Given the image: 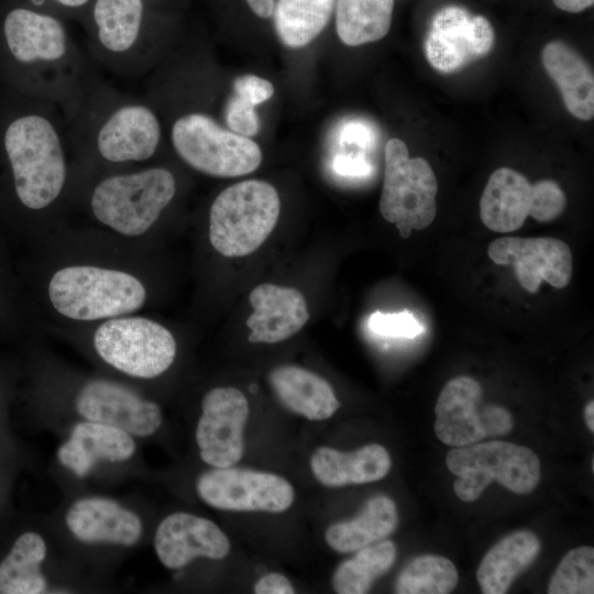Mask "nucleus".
Returning a JSON list of instances; mask_svg holds the SVG:
<instances>
[{
    "instance_id": "f257e3e1",
    "label": "nucleus",
    "mask_w": 594,
    "mask_h": 594,
    "mask_svg": "<svg viewBox=\"0 0 594 594\" xmlns=\"http://www.w3.org/2000/svg\"><path fill=\"white\" fill-rule=\"evenodd\" d=\"M3 145L19 200L33 210L53 204L66 180V156L55 121L48 113L20 116L6 129Z\"/></svg>"
},
{
    "instance_id": "f03ea898",
    "label": "nucleus",
    "mask_w": 594,
    "mask_h": 594,
    "mask_svg": "<svg viewBox=\"0 0 594 594\" xmlns=\"http://www.w3.org/2000/svg\"><path fill=\"white\" fill-rule=\"evenodd\" d=\"M280 212L276 189L250 179L222 190L209 212V240L223 256L255 252L273 232Z\"/></svg>"
},
{
    "instance_id": "7ed1b4c3",
    "label": "nucleus",
    "mask_w": 594,
    "mask_h": 594,
    "mask_svg": "<svg viewBox=\"0 0 594 594\" xmlns=\"http://www.w3.org/2000/svg\"><path fill=\"white\" fill-rule=\"evenodd\" d=\"M48 296L61 315L90 321L138 310L146 299V292L129 273L76 265L62 268L52 276Z\"/></svg>"
},
{
    "instance_id": "20e7f679",
    "label": "nucleus",
    "mask_w": 594,
    "mask_h": 594,
    "mask_svg": "<svg viewBox=\"0 0 594 594\" xmlns=\"http://www.w3.org/2000/svg\"><path fill=\"white\" fill-rule=\"evenodd\" d=\"M176 193L173 174L152 167L109 176L94 188L90 207L98 221L129 237L145 233Z\"/></svg>"
},
{
    "instance_id": "39448f33",
    "label": "nucleus",
    "mask_w": 594,
    "mask_h": 594,
    "mask_svg": "<svg viewBox=\"0 0 594 594\" xmlns=\"http://www.w3.org/2000/svg\"><path fill=\"white\" fill-rule=\"evenodd\" d=\"M448 469L457 475L454 493L464 502L476 501L496 480L517 494H528L540 481V461L529 448L505 441L472 443L447 454Z\"/></svg>"
},
{
    "instance_id": "423d86ee",
    "label": "nucleus",
    "mask_w": 594,
    "mask_h": 594,
    "mask_svg": "<svg viewBox=\"0 0 594 594\" xmlns=\"http://www.w3.org/2000/svg\"><path fill=\"white\" fill-rule=\"evenodd\" d=\"M170 141L187 165L210 176L246 175L262 162L261 148L253 140L223 129L201 112L177 118L172 125Z\"/></svg>"
},
{
    "instance_id": "0eeeda50",
    "label": "nucleus",
    "mask_w": 594,
    "mask_h": 594,
    "mask_svg": "<svg viewBox=\"0 0 594 594\" xmlns=\"http://www.w3.org/2000/svg\"><path fill=\"white\" fill-rule=\"evenodd\" d=\"M438 182L422 157H409L406 144L391 139L385 146V172L380 199L383 218L397 227L424 230L437 215Z\"/></svg>"
},
{
    "instance_id": "6e6552de",
    "label": "nucleus",
    "mask_w": 594,
    "mask_h": 594,
    "mask_svg": "<svg viewBox=\"0 0 594 594\" xmlns=\"http://www.w3.org/2000/svg\"><path fill=\"white\" fill-rule=\"evenodd\" d=\"M94 345L105 362L139 378L161 375L176 355L173 334L158 322L143 317L103 322L95 332Z\"/></svg>"
},
{
    "instance_id": "1a4fd4ad",
    "label": "nucleus",
    "mask_w": 594,
    "mask_h": 594,
    "mask_svg": "<svg viewBox=\"0 0 594 594\" xmlns=\"http://www.w3.org/2000/svg\"><path fill=\"white\" fill-rule=\"evenodd\" d=\"M482 387L469 376L451 380L441 391L435 413V433L447 446L459 448L513 429L510 413L498 405H484Z\"/></svg>"
},
{
    "instance_id": "9d476101",
    "label": "nucleus",
    "mask_w": 594,
    "mask_h": 594,
    "mask_svg": "<svg viewBox=\"0 0 594 594\" xmlns=\"http://www.w3.org/2000/svg\"><path fill=\"white\" fill-rule=\"evenodd\" d=\"M196 490L209 506L231 512L283 513L295 498L294 487L284 477L233 466L201 473Z\"/></svg>"
},
{
    "instance_id": "9b49d317",
    "label": "nucleus",
    "mask_w": 594,
    "mask_h": 594,
    "mask_svg": "<svg viewBox=\"0 0 594 594\" xmlns=\"http://www.w3.org/2000/svg\"><path fill=\"white\" fill-rule=\"evenodd\" d=\"M201 411L196 429L201 460L213 468L233 466L244 453L246 397L234 387H216L205 395Z\"/></svg>"
},
{
    "instance_id": "f8f14e48",
    "label": "nucleus",
    "mask_w": 594,
    "mask_h": 594,
    "mask_svg": "<svg viewBox=\"0 0 594 594\" xmlns=\"http://www.w3.org/2000/svg\"><path fill=\"white\" fill-rule=\"evenodd\" d=\"M490 258L498 265H512L520 286L536 293L542 280L556 288L569 285L572 278V252L554 238L502 237L487 249Z\"/></svg>"
},
{
    "instance_id": "ddd939ff",
    "label": "nucleus",
    "mask_w": 594,
    "mask_h": 594,
    "mask_svg": "<svg viewBox=\"0 0 594 594\" xmlns=\"http://www.w3.org/2000/svg\"><path fill=\"white\" fill-rule=\"evenodd\" d=\"M494 38V29L486 18L449 6L435 14L425 51L433 68L451 73L487 54Z\"/></svg>"
},
{
    "instance_id": "4468645a",
    "label": "nucleus",
    "mask_w": 594,
    "mask_h": 594,
    "mask_svg": "<svg viewBox=\"0 0 594 594\" xmlns=\"http://www.w3.org/2000/svg\"><path fill=\"white\" fill-rule=\"evenodd\" d=\"M162 128L155 112L140 102H124L109 111L97 127L95 146L110 163L143 162L160 144Z\"/></svg>"
},
{
    "instance_id": "2eb2a0df",
    "label": "nucleus",
    "mask_w": 594,
    "mask_h": 594,
    "mask_svg": "<svg viewBox=\"0 0 594 594\" xmlns=\"http://www.w3.org/2000/svg\"><path fill=\"white\" fill-rule=\"evenodd\" d=\"M76 409L86 420L107 424L138 437L151 436L162 424L161 409L155 403L106 380L84 385L76 397Z\"/></svg>"
},
{
    "instance_id": "dca6fc26",
    "label": "nucleus",
    "mask_w": 594,
    "mask_h": 594,
    "mask_svg": "<svg viewBox=\"0 0 594 594\" xmlns=\"http://www.w3.org/2000/svg\"><path fill=\"white\" fill-rule=\"evenodd\" d=\"M3 33L11 55L22 64L42 66L51 74L65 68L70 59L66 31L48 14L14 9L4 19Z\"/></svg>"
},
{
    "instance_id": "f3484780",
    "label": "nucleus",
    "mask_w": 594,
    "mask_h": 594,
    "mask_svg": "<svg viewBox=\"0 0 594 594\" xmlns=\"http://www.w3.org/2000/svg\"><path fill=\"white\" fill-rule=\"evenodd\" d=\"M154 547L162 564L180 569L196 558H226L230 541L211 520L188 513H174L158 525Z\"/></svg>"
},
{
    "instance_id": "a211bd4d",
    "label": "nucleus",
    "mask_w": 594,
    "mask_h": 594,
    "mask_svg": "<svg viewBox=\"0 0 594 594\" xmlns=\"http://www.w3.org/2000/svg\"><path fill=\"white\" fill-rule=\"evenodd\" d=\"M253 312L246 319L252 343H277L296 334L309 320L304 295L295 288L264 283L249 296Z\"/></svg>"
},
{
    "instance_id": "6ab92c4d",
    "label": "nucleus",
    "mask_w": 594,
    "mask_h": 594,
    "mask_svg": "<svg viewBox=\"0 0 594 594\" xmlns=\"http://www.w3.org/2000/svg\"><path fill=\"white\" fill-rule=\"evenodd\" d=\"M72 534L87 543L134 544L142 532L140 518L117 502L89 497L75 502L66 514Z\"/></svg>"
},
{
    "instance_id": "aec40b11",
    "label": "nucleus",
    "mask_w": 594,
    "mask_h": 594,
    "mask_svg": "<svg viewBox=\"0 0 594 594\" xmlns=\"http://www.w3.org/2000/svg\"><path fill=\"white\" fill-rule=\"evenodd\" d=\"M135 451V443L127 431L96 421L75 425L70 438L57 451L59 462L84 477L100 460L124 461Z\"/></svg>"
},
{
    "instance_id": "412c9836",
    "label": "nucleus",
    "mask_w": 594,
    "mask_h": 594,
    "mask_svg": "<svg viewBox=\"0 0 594 594\" xmlns=\"http://www.w3.org/2000/svg\"><path fill=\"white\" fill-rule=\"evenodd\" d=\"M532 185L519 172L501 167L488 178L480 200L483 224L498 233L518 230L529 216Z\"/></svg>"
},
{
    "instance_id": "4be33fe9",
    "label": "nucleus",
    "mask_w": 594,
    "mask_h": 594,
    "mask_svg": "<svg viewBox=\"0 0 594 594\" xmlns=\"http://www.w3.org/2000/svg\"><path fill=\"white\" fill-rule=\"evenodd\" d=\"M391 464L387 450L376 443L352 452L320 447L310 459L315 477L328 487L378 481L388 473Z\"/></svg>"
},
{
    "instance_id": "5701e85b",
    "label": "nucleus",
    "mask_w": 594,
    "mask_h": 594,
    "mask_svg": "<svg viewBox=\"0 0 594 594\" xmlns=\"http://www.w3.org/2000/svg\"><path fill=\"white\" fill-rule=\"evenodd\" d=\"M268 380L280 403L309 420H326L340 407L332 386L323 377L300 366H277Z\"/></svg>"
},
{
    "instance_id": "b1692460",
    "label": "nucleus",
    "mask_w": 594,
    "mask_h": 594,
    "mask_svg": "<svg viewBox=\"0 0 594 594\" xmlns=\"http://www.w3.org/2000/svg\"><path fill=\"white\" fill-rule=\"evenodd\" d=\"M541 59L569 112L576 119L591 120L594 116V77L583 57L565 43L552 41L543 47Z\"/></svg>"
},
{
    "instance_id": "393cba45",
    "label": "nucleus",
    "mask_w": 594,
    "mask_h": 594,
    "mask_svg": "<svg viewBox=\"0 0 594 594\" xmlns=\"http://www.w3.org/2000/svg\"><path fill=\"white\" fill-rule=\"evenodd\" d=\"M538 537L529 530L515 531L492 547L482 559L476 578L484 594H504L513 581L537 558Z\"/></svg>"
},
{
    "instance_id": "a878e982",
    "label": "nucleus",
    "mask_w": 594,
    "mask_h": 594,
    "mask_svg": "<svg viewBox=\"0 0 594 594\" xmlns=\"http://www.w3.org/2000/svg\"><path fill=\"white\" fill-rule=\"evenodd\" d=\"M92 16L102 55L125 61L139 53L142 0H96Z\"/></svg>"
},
{
    "instance_id": "bb28decb",
    "label": "nucleus",
    "mask_w": 594,
    "mask_h": 594,
    "mask_svg": "<svg viewBox=\"0 0 594 594\" xmlns=\"http://www.w3.org/2000/svg\"><path fill=\"white\" fill-rule=\"evenodd\" d=\"M398 522L395 503L385 495L370 498L353 519L331 525L324 538L340 553L358 551L392 535Z\"/></svg>"
},
{
    "instance_id": "cd10ccee",
    "label": "nucleus",
    "mask_w": 594,
    "mask_h": 594,
    "mask_svg": "<svg viewBox=\"0 0 594 594\" xmlns=\"http://www.w3.org/2000/svg\"><path fill=\"white\" fill-rule=\"evenodd\" d=\"M336 29L348 46L383 38L389 31L394 0H336Z\"/></svg>"
},
{
    "instance_id": "c85d7f7f",
    "label": "nucleus",
    "mask_w": 594,
    "mask_h": 594,
    "mask_svg": "<svg viewBox=\"0 0 594 594\" xmlns=\"http://www.w3.org/2000/svg\"><path fill=\"white\" fill-rule=\"evenodd\" d=\"M46 556L44 539L35 532L21 535L0 562V594H38L46 590L41 563Z\"/></svg>"
},
{
    "instance_id": "c756f323",
    "label": "nucleus",
    "mask_w": 594,
    "mask_h": 594,
    "mask_svg": "<svg viewBox=\"0 0 594 594\" xmlns=\"http://www.w3.org/2000/svg\"><path fill=\"white\" fill-rule=\"evenodd\" d=\"M336 0H276L273 19L280 42L300 48L314 41L327 26Z\"/></svg>"
},
{
    "instance_id": "7c9ffc66",
    "label": "nucleus",
    "mask_w": 594,
    "mask_h": 594,
    "mask_svg": "<svg viewBox=\"0 0 594 594\" xmlns=\"http://www.w3.org/2000/svg\"><path fill=\"white\" fill-rule=\"evenodd\" d=\"M395 559L396 546L391 540H381L361 548L337 566L332 587L338 594L367 593L375 580L393 566Z\"/></svg>"
},
{
    "instance_id": "2f4dec72",
    "label": "nucleus",
    "mask_w": 594,
    "mask_h": 594,
    "mask_svg": "<svg viewBox=\"0 0 594 594\" xmlns=\"http://www.w3.org/2000/svg\"><path fill=\"white\" fill-rule=\"evenodd\" d=\"M459 580L454 564L447 558L433 554L411 560L399 573L395 592L398 594H447Z\"/></svg>"
},
{
    "instance_id": "473e14b6",
    "label": "nucleus",
    "mask_w": 594,
    "mask_h": 594,
    "mask_svg": "<svg viewBox=\"0 0 594 594\" xmlns=\"http://www.w3.org/2000/svg\"><path fill=\"white\" fill-rule=\"evenodd\" d=\"M548 593H594V549L582 546L570 550L554 571Z\"/></svg>"
},
{
    "instance_id": "72a5a7b5",
    "label": "nucleus",
    "mask_w": 594,
    "mask_h": 594,
    "mask_svg": "<svg viewBox=\"0 0 594 594\" xmlns=\"http://www.w3.org/2000/svg\"><path fill=\"white\" fill-rule=\"evenodd\" d=\"M565 195L553 180L544 179L532 185L529 216L539 222H550L564 211Z\"/></svg>"
},
{
    "instance_id": "f704fd0d",
    "label": "nucleus",
    "mask_w": 594,
    "mask_h": 594,
    "mask_svg": "<svg viewBox=\"0 0 594 594\" xmlns=\"http://www.w3.org/2000/svg\"><path fill=\"white\" fill-rule=\"evenodd\" d=\"M370 329L381 336L414 338L424 331V327L407 310L396 314L375 311L369 319Z\"/></svg>"
},
{
    "instance_id": "c9c22d12",
    "label": "nucleus",
    "mask_w": 594,
    "mask_h": 594,
    "mask_svg": "<svg viewBox=\"0 0 594 594\" xmlns=\"http://www.w3.org/2000/svg\"><path fill=\"white\" fill-rule=\"evenodd\" d=\"M226 119L230 130L243 136L255 135L260 130V120L254 106L238 96L230 99Z\"/></svg>"
},
{
    "instance_id": "e433bc0d",
    "label": "nucleus",
    "mask_w": 594,
    "mask_h": 594,
    "mask_svg": "<svg viewBox=\"0 0 594 594\" xmlns=\"http://www.w3.org/2000/svg\"><path fill=\"white\" fill-rule=\"evenodd\" d=\"M233 87L235 96L254 107L268 100L274 95L272 82L255 75H245L237 78Z\"/></svg>"
},
{
    "instance_id": "4c0bfd02",
    "label": "nucleus",
    "mask_w": 594,
    "mask_h": 594,
    "mask_svg": "<svg viewBox=\"0 0 594 594\" xmlns=\"http://www.w3.org/2000/svg\"><path fill=\"white\" fill-rule=\"evenodd\" d=\"M333 170L341 176L363 177L372 172L371 164L361 155L338 154L332 160Z\"/></svg>"
},
{
    "instance_id": "58836bf2",
    "label": "nucleus",
    "mask_w": 594,
    "mask_h": 594,
    "mask_svg": "<svg viewBox=\"0 0 594 594\" xmlns=\"http://www.w3.org/2000/svg\"><path fill=\"white\" fill-rule=\"evenodd\" d=\"M374 130L362 121H349L340 132V141L344 144L366 148L374 143Z\"/></svg>"
},
{
    "instance_id": "ea45409f",
    "label": "nucleus",
    "mask_w": 594,
    "mask_h": 594,
    "mask_svg": "<svg viewBox=\"0 0 594 594\" xmlns=\"http://www.w3.org/2000/svg\"><path fill=\"white\" fill-rule=\"evenodd\" d=\"M256 594H293L295 590L289 580L279 573H268L262 576L253 587Z\"/></svg>"
},
{
    "instance_id": "a19ab883",
    "label": "nucleus",
    "mask_w": 594,
    "mask_h": 594,
    "mask_svg": "<svg viewBox=\"0 0 594 594\" xmlns=\"http://www.w3.org/2000/svg\"><path fill=\"white\" fill-rule=\"evenodd\" d=\"M252 12L262 19L273 15L276 0H245Z\"/></svg>"
},
{
    "instance_id": "79ce46f5",
    "label": "nucleus",
    "mask_w": 594,
    "mask_h": 594,
    "mask_svg": "<svg viewBox=\"0 0 594 594\" xmlns=\"http://www.w3.org/2000/svg\"><path fill=\"white\" fill-rule=\"evenodd\" d=\"M594 0H553V3L560 10L578 13L593 6Z\"/></svg>"
},
{
    "instance_id": "37998d69",
    "label": "nucleus",
    "mask_w": 594,
    "mask_h": 594,
    "mask_svg": "<svg viewBox=\"0 0 594 594\" xmlns=\"http://www.w3.org/2000/svg\"><path fill=\"white\" fill-rule=\"evenodd\" d=\"M584 418L591 432L594 431V402L591 400L584 410Z\"/></svg>"
},
{
    "instance_id": "c03bdc74",
    "label": "nucleus",
    "mask_w": 594,
    "mask_h": 594,
    "mask_svg": "<svg viewBox=\"0 0 594 594\" xmlns=\"http://www.w3.org/2000/svg\"><path fill=\"white\" fill-rule=\"evenodd\" d=\"M62 6L69 7V8H78L87 3L89 0H55Z\"/></svg>"
},
{
    "instance_id": "a18cd8bd",
    "label": "nucleus",
    "mask_w": 594,
    "mask_h": 594,
    "mask_svg": "<svg viewBox=\"0 0 594 594\" xmlns=\"http://www.w3.org/2000/svg\"><path fill=\"white\" fill-rule=\"evenodd\" d=\"M397 230L402 238L407 239L411 233V229L408 227H397Z\"/></svg>"
}]
</instances>
